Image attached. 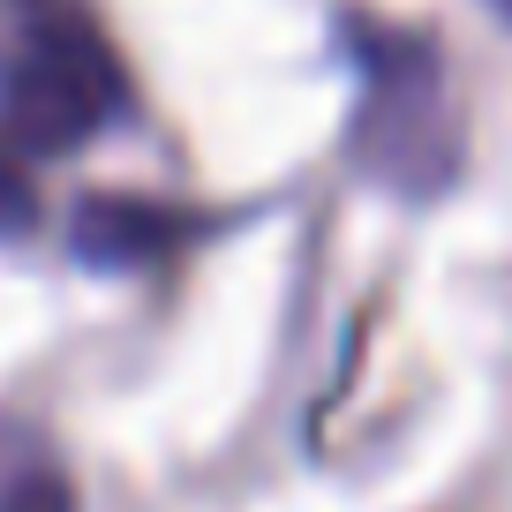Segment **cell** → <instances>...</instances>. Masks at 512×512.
I'll list each match as a JSON object with an SVG mask.
<instances>
[{
    "instance_id": "obj_5",
    "label": "cell",
    "mask_w": 512,
    "mask_h": 512,
    "mask_svg": "<svg viewBox=\"0 0 512 512\" xmlns=\"http://www.w3.org/2000/svg\"><path fill=\"white\" fill-rule=\"evenodd\" d=\"M31 219H38V189H31V174H23V166L0 151V241L23 234Z\"/></svg>"
},
{
    "instance_id": "obj_6",
    "label": "cell",
    "mask_w": 512,
    "mask_h": 512,
    "mask_svg": "<svg viewBox=\"0 0 512 512\" xmlns=\"http://www.w3.org/2000/svg\"><path fill=\"white\" fill-rule=\"evenodd\" d=\"M490 16H505V23H512V0H490Z\"/></svg>"
},
{
    "instance_id": "obj_4",
    "label": "cell",
    "mask_w": 512,
    "mask_h": 512,
    "mask_svg": "<svg viewBox=\"0 0 512 512\" xmlns=\"http://www.w3.org/2000/svg\"><path fill=\"white\" fill-rule=\"evenodd\" d=\"M0 512H76V490L53 467H23V475L0 482Z\"/></svg>"
},
{
    "instance_id": "obj_1",
    "label": "cell",
    "mask_w": 512,
    "mask_h": 512,
    "mask_svg": "<svg viewBox=\"0 0 512 512\" xmlns=\"http://www.w3.org/2000/svg\"><path fill=\"white\" fill-rule=\"evenodd\" d=\"M347 53L362 68V121H354V159L407 204H430L452 174H460V121L445 98V68L422 31H392V23L347 16Z\"/></svg>"
},
{
    "instance_id": "obj_3",
    "label": "cell",
    "mask_w": 512,
    "mask_h": 512,
    "mask_svg": "<svg viewBox=\"0 0 512 512\" xmlns=\"http://www.w3.org/2000/svg\"><path fill=\"white\" fill-rule=\"evenodd\" d=\"M181 241H189V219L174 204H151V196L106 189L68 211V256L91 264V272H144V264H159Z\"/></svg>"
},
{
    "instance_id": "obj_2",
    "label": "cell",
    "mask_w": 512,
    "mask_h": 512,
    "mask_svg": "<svg viewBox=\"0 0 512 512\" xmlns=\"http://www.w3.org/2000/svg\"><path fill=\"white\" fill-rule=\"evenodd\" d=\"M128 106V76L113 61L106 31L76 0H31L16 46L0 61V128L38 159L83 151L106 136Z\"/></svg>"
}]
</instances>
